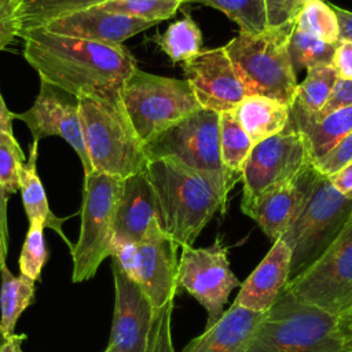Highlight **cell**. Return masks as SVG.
Masks as SVG:
<instances>
[{
    "instance_id": "cell-1",
    "label": "cell",
    "mask_w": 352,
    "mask_h": 352,
    "mask_svg": "<svg viewBox=\"0 0 352 352\" xmlns=\"http://www.w3.org/2000/svg\"><path fill=\"white\" fill-rule=\"evenodd\" d=\"M23 56L50 84L76 99L120 100L125 81L138 69L124 45H109L54 34L44 28L28 30Z\"/></svg>"
},
{
    "instance_id": "cell-2",
    "label": "cell",
    "mask_w": 352,
    "mask_h": 352,
    "mask_svg": "<svg viewBox=\"0 0 352 352\" xmlns=\"http://www.w3.org/2000/svg\"><path fill=\"white\" fill-rule=\"evenodd\" d=\"M164 232L179 246H191L217 210L224 212L228 191L213 177L170 160L148 161Z\"/></svg>"
},
{
    "instance_id": "cell-3",
    "label": "cell",
    "mask_w": 352,
    "mask_h": 352,
    "mask_svg": "<svg viewBox=\"0 0 352 352\" xmlns=\"http://www.w3.org/2000/svg\"><path fill=\"white\" fill-rule=\"evenodd\" d=\"M246 352H345V333L338 316L300 301L285 287Z\"/></svg>"
},
{
    "instance_id": "cell-4",
    "label": "cell",
    "mask_w": 352,
    "mask_h": 352,
    "mask_svg": "<svg viewBox=\"0 0 352 352\" xmlns=\"http://www.w3.org/2000/svg\"><path fill=\"white\" fill-rule=\"evenodd\" d=\"M78 114L94 172L126 179L146 170L148 158L120 100L80 98Z\"/></svg>"
},
{
    "instance_id": "cell-5",
    "label": "cell",
    "mask_w": 352,
    "mask_h": 352,
    "mask_svg": "<svg viewBox=\"0 0 352 352\" xmlns=\"http://www.w3.org/2000/svg\"><path fill=\"white\" fill-rule=\"evenodd\" d=\"M293 25L267 28L256 34L239 32L223 47L248 96H267L292 106L297 87L289 56V36Z\"/></svg>"
},
{
    "instance_id": "cell-6",
    "label": "cell",
    "mask_w": 352,
    "mask_h": 352,
    "mask_svg": "<svg viewBox=\"0 0 352 352\" xmlns=\"http://www.w3.org/2000/svg\"><path fill=\"white\" fill-rule=\"evenodd\" d=\"M352 214V199L316 172L307 198L280 239L290 249V279L312 265L336 241ZM289 279V280H290Z\"/></svg>"
},
{
    "instance_id": "cell-7",
    "label": "cell",
    "mask_w": 352,
    "mask_h": 352,
    "mask_svg": "<svg viewBox=\"0 0 352 352\" xmlns=\"http://www.w3.org/2000/svg\"><path fill=\"white\" fill-rule=\"evenodd\" d=\"M120 98L143 144L201 109L186 80L157 76L139 69L125 81Z\"/></svg>"
},
{
    "instance_id": "cell-8",
    "label": "cell",
    "mask_w": 352,
    "mask_h": 352,
    "mask_svg": "<svg viewBox=\"0 0 352 352\" xmlns=\"http://www.w3.org/2000/svg\"><path fill=\"white\" fill-rule=\"evenodd\" d=\"M220 114L199 109L143 144L148 161L170 160L216 179L228 192L239 180L221 162Z\"/></svg>"
},
{
    "instance_id": "cell-9",
    "label": "cell",
    "mask_w": 352,
    "mask_h": 352,
    "mask_svg": "<svg viewBox=\"0 0 352 352\" xmlns=\"http://www.w3.org/2000/svg\"><path fill=\"white\" fill-rule=\"evenodd\" d=\"M122 183L121 177L99 172L84 176L80 236L70 252L74 283L94 278L100 264L111 254Z\"/></svg>"
},
{
    "instance_id": "cell-10",
    "label": "cell",
    "mask_w": 352,
    "mask_h": 352,
    "mask_svg": "<svg viewBox=\"0 0 352 352\" xmlns=\"http://www.w3.org/2000/svg\"><path fill=\"white\" fill-rule=\"evenodd\" d=\"M177 248L164 230L154 231L138 243H113L111 261L143 290L154 314L172 302L177 293Z\"/></svg>"
},
{
    "instance_id": "cell-11",
    "label": "cell",
    "mask_w": 352,
    "mask_h": 352,
    "mask_svg": "<svg viewBox=\"0 0 352 352\" xmlns=\"http://www.w3.org/2000/svg\"><path fill=\"white\" fill-rule=\"evenodd\" d=\"M286 289L300 301L334 316L352 307V214L329 249Z\"/></svg>"
},
{
    "instance_id": "cell-12",
    "label": "cell",
    "mask_w": 352,
    "mask_h": 352,
    "mask_svg": "<svg viewBox=\"0 0 352 352\" xmlns=\"http://www.w3.org/2000/svg\"><path fill=\"white\" fill-rule=\"evenodd\" d=\"M311 165L312 157L305 138L289 124L280 133L256 143L241 172L242 212L263 192L296 179Z\"/></svg>"
},
{
    "instance_id": "cell-13",
    "label": "cell",
    "mask_w": 352,
    "mask_h": 352,
    "mask_svg": "<svg viewBox=\"0 0 352 352\" xmlns=\"http://www.w3.org/2000/svg\"><path fill=\"white\" fill-rule=\"evenodd\" d=\"M177 283L208 312L206 327L224 314L231 292L241 286L230 267L228 250L221 236L210 246H183L177 263Z\"/></svg>"
},
{
    "instance_id": "cell-14",
    "label": "cell",
    "mask_w": 352,
    "mask_h": 352,
    "mask_svg": "<svg viewBox=\"0 0 352 352\" xmlns=\"http://www.w3.org/2000/svg\"><path fill=\"white\" fill-rule=\"evenodd\" d=\"M23 121L32 132L33 142L48 136H59L66 140L78 155L84 175L92 170L85 148L82 128L78 114V102L74 96L41 82L40 92L33 106L23 113H12V120Z\"/></svg>"
},
{
    "instance_id": "cell-15",
    "label": "cell",
    "mask_w": 352,
    "mask_h": 352,
    "mask_svg": "<svg viewBox=\"0 0 352 352\" xmlns=\"http://www.w3.org/2000/svg\"><path fill=\"white\" fill-rule=\"evenodd\" d=\"M183 70L202 109L220 114L234 110L248 96L223 47L201 51L183 62Z\"/></svg>"
},
{
    "instance_id": "cell-16",
    "label": "cell",
    "mask_w": 352,
    "mask_h": 352,
    "mask_svg": "<svg viewBox=\"0 0 352 352\" xmlns=\"http://www.w3.org/2000/svg\"><path fill=\"white\" fill-rule=\"evenodd\" d=\"M114 312L109 344L103 352H144L154 322V309L143 290L111 261Z\"/></svg>"
},
{
    "instance_id": "cell-17",
    "label": "cell",
    "mask_w": 352,
    "mask_h": 352,
    "mask_svg": "<svg viewBox=\"0 0 352 352\" xmlns=\"http://www.w3.org/2000/svg\"><path fill=\"white\" fill-rule=\"evenodd\" d=\"M155 25V22L104 11L98 4L52 19L41 28L59 36L122 45L125 40Z\"/></svg>"
},
{
    "instance_id": "cell-18",
    "label": "cell",
    "mask_w": 352,
    "mask_h": 352,
    "mask_svg": "<svg viewBox=\"0 0 352 352\" xmlns=\"http://www.w3.org/2000/svg\"><path fill=\"white\" fill-rule=\"evenodd\" d=\"M162 230L160 209L147 172L124 179L114 221V242H140Z\"/></svg>"
},
{
    "instance_id": "cell-19",
    "label": "cell",
    "mask_w": 352,
    "mask_h": 352,
    "mask_svg": "<svg viewBox=\"0 0 352 352\" xmlns=\"http://www.w3.org/2000/svg\"><path fill=\"white\" fill-rule=\"evenodd\" d=\"M315 176L316 169L311 165L296 179L263 192L243 213L253 219L268 238L279 239L300 212Z\"/></svg>"
},
{
    "instance_id": "cell-20",
    "label": "cell",
    "mask_w": 352,
    "mask_h": 352,
    "mask_svg": "<svg viewBox=\"0 0 352 352\" xmlns=\"http://www.w3.org/2000/svg\"><path fill=\"white\" fill-rule=\"evenodd\" d=\"M290 249L283 239L274 241L271 249L253 272L239 286L235 304L265 314L279 298L290 279Z\"/></svg>"
},
{
    "instance_id": "cell-21",
    "label": "cell",
    "mask_w": 352,
    "mask_h": 352,
    "mask_svg": "<svg viewBox=\"0 0 352 352\" xmlns=\"http://www.w3.org/2000/svg\"><path fill=\"white\" fill-rule=\"evenodd\" d=\"M263 316L264 314L232 302L220 319L192 338L183 352H246Z\"/></svg>"
},
{
    "instance_id": "cell-22",
    "label": "cell",
    "mask_w": 352,
    "mask_h": 352,
    "mask_svg": "<svg viewBox=\"0 0 352 352\" xmlns=\"http://www.w3.org/2000/svg\"><path fill=\"white\" fill-rule=\"evenodd\" d=\"M289 126L302 133L314 162L352 132V106L331 111L323 117L290 111Z\"/></svg>"
},
{
    "instance_id": "cell-23",
    "label": "cell",
    "mask_w": 352,
    "mask_h": 352,
    "mask_svg": "<svg viewBox=\"0 0 352 352\" xmlns=\"http://www.w3.org/2000/svg\"><path fill=\"white\" fill-rule=\"evenodd\" d=\"M37 146L38 143L33 142L30 146L29 158L23 161L19 169L18 190L21 191L22 204L29 223H40L44 228L47 227L55 231L72 252L74 245L62 230V226L67 217H58L51 212L45 190L37 175Z\"/></svg>"
},
{
    "instance_id": "cell-24",
    "label": "cell",
    "mask_w": 352,
    "mask_h": 352,
    "mask_svg": "<svg viewBox=\"0 0 352 352\" xmlns=\"http://www.w3.org/2000/svg\"><path fill=\"white\" fill-rule=\"evenodd\" d=\"M232 113L253 144H256L280 133L287 126L290 107L267 96L249 95Z\"/></svg>"
},
{
    "instance_id": "cell-25",
    "label": "cell",
    "mask_w": 352,
    "mask_h": 352,
    "mask_svg": "<svg viewBox=\"0 0 352 352\" xmlns=\"http://www.w3.org/2000/svg\"><path fill=\"white\" fill-rule=\"evenodd\" d=\"M0 334L1 340L14 333L22 312L34 301L36 286L29 278L15 276L8 267L0 271Z\"/></svg>"
},
{
    "instance_id": "cell-26",
    "label": "cell",
    "mask_w": 352,
    "mask_h": 352,
    "mask_svg": "<svg viewBox=\"0 0 352 352\" xmlns=\"http://www.w3.org/2000/svg\"><path fill=\"white\" fill-rule=\"evenodd\" d=\"M106 0H23L14 15L16 36L41 28L52 19L80 11Z\"/></svg>"
},
{
    "instance_id": "cell-27",
    "label": "cell",
    "mask_w": 352,
    "mask_h": 352,
    "mask_svg": "<svg viewBox=\"0 0 352 352\" xmlns=\"http://www.w3.org/2000/svg\"><path fill=\"white\" fill-rule=\"evenodd\" d=\"M337 78L338 76L331 65L307 69L305 78L296 87L290 111L316 116L329 99Z\"/></svg>"
},
{
    "instance_id": "cell-28",
    "label": "cell",
    "mask_w": 352,
    "mask_h": 352,
    "mask_svg": "<svg viewBox=\"0 0 352 352\" xmlns=\"http://www.w3.org/2000/svg\"><path fill=\"white\" fill-rule=\"evenodd\" d=\"M153 41L175 63H183L202 51L201 30L188 14L170 23L164 33L155 34Z\"/></svg>"
},
{
    "instance_id": "cell-29",
    "label": "cell",
    "mask_w": 352,
    "mask_h": 352,
    "mask_svg": "<svg viewBox=\"0 0 352 352\" xmlns=\"http://www.w3.org/2000/svg\"><path fill=\"white\" fill-rule=\"evenodd\" d=\"M219 142L224 168L241 179L242 166L254 144L236 121L232 110L220 113Z\"/></svg>"
},
{
    "instance_id": "cell-30",
    "label": "cell",
    "mask_w": 352,
    "mask_h": 352,
    "mask_svg": "<svg viewBox=\"0 0 352 352\" xmlns=\"http://www.w3.org/2000/svg\"><path fill=\"white\" fill-rule=\"evenodd\" d=\"M216 8L234 21L243 33H261L267 26L264 0H184Z\"/></svg>"
},
{
    "instance_id": "cell-31",
    "label": "cell",
    "mask_w": 352,
    "mask_h": 352,
    "mask_svg": "<svg viewBox=\"0 0 352 352\" xmlns=\"http://www.w3.org/2000/svg\"><path fill=\"white\" fill-rule=\"evenodd\" d=\"M294 26L324 43L337 44L340 40L338 21L324 0H307L298 12Z\"/></svg>"
},
{
    "instance_id": "cell-32",
    "label": "cell",
    "mask_w": 352,
    "mask_h": 352,
    "mask_svg": "<svg viewBox=\"0 0 352 352\" xmlns=\"http://www.w3.org/2000/svg\"><path fill=\"white\" fill-rule=\"evenodd\" d=\"M336 47L337 44L324 43L293 25L289 36V56L294 72L302 67L331 65Z\"/></svg>"
},
{
    "instance_id": "cell-33",
    "label": "cell",
    "mask_w": 352,
    "mask_h": 352,
    "mask_svg": "<svg viewBox=\"0 0 352 352\" xmlns=\"http://www.w3.org/2000/svg\"><path fill=\"white\" fill-rule=\"evenodd\" d=\"M183 3L184 0H106L99 7L109 12L160 23L173 16Z\"/></svg>"
},
{
    "instance_id": "cell-34",
    "label": "cell",
    "mask_w": 352,
    "mask_h": 352,
    "mask_svg": "<svg viewBox=\"0 0 352 352\" xmlns=\"http://www.w3.org/2000/svg\"><path fill=\"white\" fill-rule=\"evenodd\" d=\"M47 258L48 250L44 238V227L40 223H29V230L18 260L21 275L33 282L40 280Z\"/></svg>"
},
{
    "instance_id": "cell-35",
    "label": "cell",
    "mask_w": 352,
    "mask_h": 352,
    "mask_svg": "<svg viewBox=\"0 0 352 352\" xmlns=\"http://www.w3.org/2000/svg\"><path fill=\"white\" fill-rule=\"evenodd\" d=\"M25 155L12 133L0 131V187L10 195L18 191V177Z\"/></svg>"
},
{
    "instance_id": "cell-36",
    "label": "cell",
    "mask_w": 352,
    "mask_h": 352,
    "mask_svg": "<svg viewBox=\"0 0 352 352\" xmlns=\"http://www.w3.org/2000/svg\"><path fill=\"white\" fill-rule=\"evenodd\" d=\"M172 312L173 301L155 314L144 352H176L172 340Z\"/></svg>"
},
{
    "instance_id": "cell-37",
    "label": "cell",
    "mask_w": 352,
    "mask_h": 352,
    "mask_svg": "<svg viewBox=\"0 0 352 352\" xmlns=\"http://www.w3.org/2000/svg\"><path fill=\"white\" fill-rule=\"evenodd\" d=\"M352 162V132L342 138L330 151L314 161L312 165L322 176H330Z\"/></svg>"
},
{
    "instance_id": "cell-38",
    "label": "cell",
    "mask_w": 352,
    "mask_h": 352,
    "mask_svg": "<svg viewBox=\"0 0 352 352\" xmlns=\"http://www.w3.org/2000/svg\"><path fill=\"white\" fill-rule=\"evenodd\" d=\"M307 0H264L268 28H285L294 23Z\"/></svg>"
},
{
    "instance_id": "cell-39",
    "label": "cell",
    "mask_w": 352,
    "mask_h": 352,
    "mask_svg": "<svg viewBox=\"0 0 352 352\" xmlns=\"http://www.w3.org/2000/svg\"><path fill=\"white\" fill-rule=\"evenodd\" d=\"M352 106V80L348 78H337L329 99L320 109V111L316 116L312 117H323L331 111L351 107Z\"/></svg>"
},
{
    "instance_id": "cell-40",
    "label": "cell",
    "mask_w": 352,
    "mask_h": 352,
    "mask_svg": "<svg viewBox=\"0 0 352 352\" xmlns=\"http://www.w3.org/2000/svg\"><path fill=\"white\" fill-rule=\"evenodd\" d=\"M331 66L340 78L352 80V41H338Z\"/></svg>"
},
{
    "instance_id": "cell-41",
    "label": "cell",
    "mask_w": 352,
    "mask_h": 352,
    "mask_svg": "<svg viewBox=\"0 0 352 352\" xmlns=\"http://www.w3.org/2000/svg\"><path fill=\"white\" fill-rule=\"evenodd\" d=\"M10 194L0 187V271L6 267L8 250V228H7V201Z\"/></svg>"
},
{
    "instance_id": "cell-42",
    "label": "cell",
    "mask_w": 352,
    "mask_h": 352,
    "mask_svg": "<svg viewBox=\"0 0 352 352\" xmlns=\"http://www.w3.org/2000/svg\"><path fill=\"white\" fill-rule=\"evenodd\" d=\"M327 179L340 194L352 199V162L336 173L327 176Z\"/></svg>"
},
{
    "instance_id": "cell-43",
    "label": "cell",
    "mask_w": 352,
    "mask_h": 352,
    "mask_svg": "<svg viewBox=\"0 0 352 352\" xmlns=\"http://www.w3.org/2000/svg\"><path fill=\"white\" fill-rule=\"evenodd\" d=\"M331 8L338 21V30H340L338 41H352V11L344 10L337 6H331Z\"/></svg>"
},
{
    "instance_id": "cell-44",
    "label": "cell",
    "mask_w": 352,
    "mask_h": 352,
    "mask_svg": "<svg viewBox=\"0 0 352 352\" xmlns=\"http://www.w3.org/2000/svg\"><path fill=\"white\" fill-rule=\"evenodd\" d=\"M16 36V28L14 21L0 8V51L7 48Z\"/></svg>"
},
{
    "instance_id": "cell-45",
    "label": "cell",
    "mask_w": 352,
    "mask_h": 352,
    "mask_svg": "<svg viewBox=\"0 0 352 352\" xmlns=\"http://www.w3.org/2000/svg\"><path fill=\"white\" fill-rule=\"evenodd\" d=\"M28 338L26 334H10L8 337L1 340L0 344V352H23L22 349V342Z\"/></svg>"
},
{
    "instance_id": "cell-46",
    "label": "cell",
    "mask_w": 352,
    "mask_h": 352,
    "mask_svg": "<svg viewBox=\"0 0 352 352\" xmlns=\"http://www.w3.org/2000/svg\"><path fill=\"white\" fill-rule=\"evenodd\" d=\"M0 131L12 133V113L7 109L1 94H0Z\"/></svg>"
},
{
    "instance_id": "cell-47",
    "label": "cell",
    "mask_w": 352,
    "mask_h": 352,
    "mask_svg": "<svg viewBox=\"0 0 352 352\" xmlns=\"http://www.w3.org/2000/svg\"><path fill=\"white\" fill-rule=\"evenodd\" d=\"M23 0H0V8L14 21V15L18 11Z\"/></svg>"
},
{
    "instance_id": "cell-48",
    "label": "cell",
    "mask_w": 352,
    "mask_h": 352,
    "mask_svg": "<svg viewBox=\"0 0 352 352\" xmlns=\"http://www.w3.org/2000/svg\"><path fill=\"white\" fill-rule=\"evenodd\" d=\"M338 322L345 334H352V307L338 316Z\"/></svg>"
},
{
    "instance_id": "cell-49",
    "label": "cell",
    "mask_w": 352,
    "mask_h": 352,
    "mask_svg": "<svg viewBox=\"0 0 352 352\" xmlns=\"http://www.w3.org/2000/svg\"><path fill=\"white\" fill-rule=\"evenodd\" d=\"M345 352H352V334H345Z\"/></svg>"
},
{
    "instance_id": "cell-50",
    "label": "cell",
    "mask_w": 352,
    "mask_h": 352,
    "mask_svg": "<svg viewBox=\"0 0 352 352\" xmlns=\"http://www.w3.org/2000/svg\"><path fill=\"white\" fill-rule=\"evenodd\" d=\"M0 341H1V334H0Z\"/></svg>"
}]
</instances>
